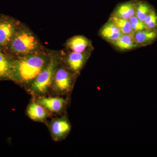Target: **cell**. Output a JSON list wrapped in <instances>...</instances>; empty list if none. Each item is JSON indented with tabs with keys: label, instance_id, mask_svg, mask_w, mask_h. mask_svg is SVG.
I'll list each match as a JSON object with an SVG mask.
<instances>
[{
	"label": "cell",
	"instance_id": "8fae6325",
	"mask_svg": "<svg viewBox=\"0 0 157 157\" xmlns=\"http://www.w3.org/2000/svg\"><path fill=\"white\" fill-rule=\"evenodd\" d=\"M86 59L87 54L85 52H72L68 55L67 62L70 69L74 71H78L83 67Z\"/></svg>",
	"mask_w": 157,
	"mask_h": 157
},
{
	"label": "cell",
	"instance_id": "52a82bcc",
	"mask_svg": "<svg viewBox=\"0 0 157 157\" xmlns=\"http://www.w3.org/2000/svg\"><path fill=\"white\" fill-rule=\"evenodd\" d=\"M132 36L139 46H145L151 44L157 39V29L143 30L135 32Z\"/></svg>",
	"mask_w": 157,
	"mask_h": 157
},
{
	"label": "cell",
	"instance_id": "5bb4252c",
	"mask_svg": "<svg viewBox=\"0 0 157 157\" xmlns=\"http://www.w3.org/2000/svg\"><path fill=\"white\" fill-rule=\"evenodd\" d=\"M70 124L66 120L59 119L54 122L52 126V132L55 137H61L70 132Z\"/></svg>",
	"mask_w": 157,
	"mask_h": 157
},
{
	"label": "cell",
	"instance_id": "8992f818",
	"mask_svg": "<svg viewBox=\"0 0 157 157\" xmlns=\"http://www.w3.org/2000/svg\"><path fill=\"white\" fill-rule=\"evenodd\" d=\"M100 34L103 39L110 43L115 41L123 34L118 28L109 21L102 27Z\"/></svg>",
	"mask_w": 157,
	"mask_h": 157
},
{
	"label": "cell",
	"instance_id": "30bf717a",
	"mask_svg": "<svg viewBox=\"0 0 157 157\" xmlns=\"http://www.w3.org/2000/svg\"><path fill=\"white\" fill-rule=\"evenodd\" d=\"M89 40L85 37L77 36L70 38L67 42V46L72 52H84L90 46Z\"/></svg>",
	"mask_w": 157,
	"mask_h": 157
},
{
	"label": "cell",
	"instance_id": "7c38bea8",
	"mask_svg": "<svg viewBox=\"0 0 157 157\" xmlns=\"http://www.w3.org/2000/svg\"><path fill=\"white\" fill-rule=\"evenodd\" d=\"M14 61L11 60L0 50V79H11Z\"/></svg>",
	"mask_w": 157,
	"mask_h": 157
},
{
	"label": "cell",
	"instance_id": "3957f363",
	"mask_svg": "<svg viewBox=\"0 0 157 157\" xmlns=\"http://www.w3.org/2000/svg\"><path fill=\"white\" fill-rule=\"evenodd\" d=\"M57 65L56 59L52 58L48 62L36 78H35L32 85V89L37 93H44L51 83L54 75L55 70Z\"/></svg>",
	"mask_w": 157,
	"mask_h": 157
},
{
	"label": "cell",
	"instance_id": "7a4b0ae2",
	"mask_svg": "<svg viewBox=\"0 0 157 157\" xmlns=\"http://www.w3.org/2000/svg\"><path fill=\"white\" fill-rule=\"evenodd\" d=\"M13 53L21 55L35 53L39 47L36 37L28 29H17L9 43Z\"/></svg>",
	"mask_w": 157,
	"mask_h": 157
},
{
	"label": "cell",
	"instance_id": "4fadbf2b",
	"mask_svg": "<svg viewBox=\"0 0 157 157\" xmlns=\"http://www.w3.org/2000/svg\"><path fill=\"white\" fill-rule=\"evenodd\" d=\"M39 104L48 110L53 112L60 111L63 107L65 101L63 99L58 98H43L39 99Z\"/></svg>",
	"mask_w": 157,
	"mask_h": 157
},
{
	"label": "cell",
	"instance_id": "6da1fadb",
	"mask_svg": "<svg viewBox=\"0 0 157 157\" xmlns=\"http://www.w3.org/2000/svg\"><path fill=\"white\" fill-rule=\"evenodd\" d=\"M48 63L43 55L33 53L24 56L14 61L11 79L24 83L33 81Z\"/></svg>",
	"mask_w": 157,
	"mask_h": 157
},
{
	"label": "cell",
	"instance_id": "e0dca14e",
	"mask_svg": "<svg viewBox=\"0 0 157 157\" xmlns=\"http://www.w3.org/2000/svg\"><path fill=\"white\" fill-rule=\"evenodd\" d=\"M152 8L148 3L144 2H137L135 15L141 21H144Z\"/></svg>",
	"mask_w": 157,
	"mask_h": 157
},
{
	"label": "cell",
	"instance_id": "ba28073f",
	"mask_svg": "<svg viewBox=\"0 0 157 157\" xmlns=\"http://www.w3.org/2000/svg\"><path fill=\"white\" fill-rule=\"evenodd\" d=\"M137 3L131 2L120 4L117 7L112 15L117 17L129 20L135 16Z\"/></svg>",
	"mask_w": 157,
	"mask_h": 157
},
{
	"label": "cell",
	"instance_id": "2e32d148",
	"mask_svg": "<svg viewBox=\"0 0 157 157\" xmlns=\"http://www.w3.org/2000/svg\"><path fill=\"white\" fill-rule=\"evenodd\" d=\"M109 21L115 24L123 34L133 35L134 33V32L132 30L129 20L123 19L111 15Z\"/></svg>",
	"mask_w": 157,
	"mask_h": 157
},
{
	"label": "cell",
	"instance_id": "ac0fdd59",
	"mask_svg": "<svg viewBox=\"0 0 157 157\" xmlns=\"http://www.w3.org/2000/svg\"><path fill=\"white\" fill-rule=\"evenodd\" d=\"M146 29L152 30L157 29V14L153 9H151L144 21Z\"/></svg>",
	"mask_w": 157,
	"mask_h": 157
},
{
	"label": "cell",
	"instance_id": "9c48e42d",
	"mask_svg": "<svg viewBox=\"0 0 157 157\" xmlns=\"http://www.w3.org/2000/svg\"><path fill=\"white\" fill-rule=\"evenodd\" d=\"M111 43L115 48L122 51L132 50L139 47L132 35L123 34L119 38Z\"/></svg>",
	"mask_w": 157,
	"mask_h": 157
},
{
	"label": "cell",
	"instance_id": "5b68a950",
	"mask_svg": "<svg viewBox=\"0 0 157 157\" xmlns=\"http://www.w3.org/2000/svg\"><path fill=\"white\" fill-rule=\"evenodd\" d=\"M55 85L59 90L66 91L70 88L72 84V78L70 73L64 69L57 70L54 76Z\"/></svg>",
	"mask_w": 157,
	"mask_h": 157
},
{
	"label": "cell",
	"instance_id": "9a60e30c",
	"mask_svg": "<svg viewBox=\"0 0 157 157\" xmlns=\"http://www.w3.org/2000/svg\"><path fill=\"white\" fill-rule=\"evenodd\" d=\"M28 114L33 120L42 121L46 117V112L42 105L33 103L29 106Z\"/></svg>",
	"mask_w": 157,
	"mask_h": 157
},
{
	"label": "cell",
	"instance_id": "277c9868",
	"mask_svg": "<svg viewBox=\"0 0 157 157\" xmlns=\"http://www.w3.org/2000/svg\"><path fill=\"white\" fill-rule=\"evenodd\" d=\"M17 29V25L12 20L8 18L0 20V47L9 45Z\"/></svg>",
	"mask_w": 157,
	"mask_h": 157
},
{
	"label": "cell",
	"instance_id": "d6986e66",
	"mask_svg": "<svg viewBox=\"0 0 157 157\" xmlns=\"http://www.w3.org/2000/svg\"><path fill=\"white\" fill-rule=\"evenodd\" d=\"M132 30L135 32L146 29V27L143 21H141L136 16H133L129 19Z\"/></svg>",
	"mask_w": 157,
	"mask_h": 157
}]
</instances>
